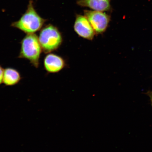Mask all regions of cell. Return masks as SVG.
<instances>
[{
    "mask_svg": "<svg viewBox=\"0 0 152 152\" xmlns=\"http://www.w3.org/2000/svg\"><path fill=\"white\" fill-rule=\"evenodd\" d=\"M77 3L80 6L88 7L94 11L104 12L112 10L110 0H78Z\"/></svg>",
    "mask_w": 152,
    "mask_h": 152,
    "instance_id": "7",
    "label": "cell"
},
{
    "mask_svg": "<svg viewBox=\"0 0 152 152\" xmlns=\"http://www.w3.org/2000/svg\"><path fill=\"white\" fill-rule=\"evenodd\" d=\"M46 21L38 14L33 2L30 1L26 12L18 20L13 22L11 26L27 34H34L41 29Z\"/></svg>",
    "mask_w": 152,
    "mask_h": 152,
    "instance_id": "1",
    "label": "cell"
},
{
    "mask_svg": "<svg viewBox=\"0 0 152 152\" xmlns=\"http://www.w3.org/2000/svg\"><path fill=\"white\" fill-rule=\"evenodd\" d=\"M65 66V62L61 57L58 55L49 53L44 60L45 69L49 73H56L61 71Z\"/></svg>",
    "mask_w": 152,
    "mask_h": 152,
    "instance_id": "6",
    "label": "cell"
},
{
    "mask_svg": "<svg viewBox=\"0 0 152 152\" xmlns=\"http://www.w3.org/2000/svg\"><path fill=\"white\" fill-rule=\"evenodd\" d=\"M74 28L77 35L84 39L92 40L94 37L95 32L94 28L85 16L76 15Z\"/></svg>",
    "mask_w": 152,
    "mask_h": 152,
    "instance_id": "5",
    "label": "cell"
},
{
    "mask_svg": "<svg viewBox=\"0 0 152 152\" xmlns=\"http://www.w3.org/2000/svg\"><path fill=\"white\" fill-rule=\"evenodd\" d=\"M42 49L39 37L35 34H27L21 42V48L18 57L29 61L35 68L39 67Z\"/></svg>",
    "mask_w": 152,
    "mask_h": 152,
    "instance_id": "2",
    "label": "cell"
},
{
    "mask_svg": "<svg viewBox=\"0 0 152 152\" xmlns=\"http://www.w3.org/2000/svg\"><path fill=\"white\" fill-rule=\"evenodd\" d=\"M21 79L19 72L14 68H8L4 69L3 83L8 86L18 84Z\"/></svg>",
    "mask_w": 152,
    "mask_h": 152,
    "instance_id": "8",
    "label": "cell"
},
{
    "mask_svg": "<svg viewBox=\"0 0 152 152\" xmlns=\"http://www.w3.org/2000/svg\"><path fill=\"white\" fill-rule=\"evenodd\" d=\"M4 72V69L1 66H0V85L3 83Z\"/></svg>",
    "mask_w": 152,
    "mask_h": 152,
    "instance_id": "9",
    "label": "cell"
},
{
    "mask_svg": "<svg viewBox=\"0 0 152 152\" xmlns=\"http://www.w3.org/2000/svg\"><path fill=\"white\" fill-rule=\"evenodd\" d=\"M39 39L42 50L45 54L56 50L62 42L61 34L58 28L51 24L41 30Z\"/></svg>",
    "mask_w": 152,
    "mask_h": 152,
    "instance_id": "3",
    "label": "cell"
},
{
    "mask_svg": "<svg viewBox=\"0 0 152 152\" xmlns=\"http://www.w3.org/2000/svg\"><path fill=\"white\" fill-rule=\"evenodd\" d=\"M84 16L88 19L95 33L102 34L106 31L111 20V16L104 12L85 10Z\"/></svg>",
    "mask_w": 152,
    "mask_h": 152,
    "instance_id": "4",
    "label": "cell"
},
{
    "mask_svg": "<svg viewBox=\"0 0 152 152\" xmlns=\"http://www.w3.org/2000/svg\"><path fill=\"white\" fill-rule=\"evenodd\" d=\"M150 97H151V101L152 104V94H150Z\"/></svg>",
    "mask_w": 152,
    "mask_h": 152,
    "instance_id": "10",
    "label": "cell"
}]
</instances>
